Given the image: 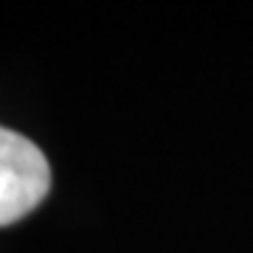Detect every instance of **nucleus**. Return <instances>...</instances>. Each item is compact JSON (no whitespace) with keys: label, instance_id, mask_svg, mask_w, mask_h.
<instances>
[{"label":"nucleus","instance_id":"obj_1","mask_svg":"<svg viewBox=\"0 0 253 253\" xmlns=\"http://www.w3.org/2000/svg\"><path fill=\"white\" fill-rule=\"evenodd\" d=\"M51 189V166L31 138L0 126V228L31 214Z\"/></svg>","mask_w":253,"mask_h":253}]
</instances>
